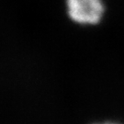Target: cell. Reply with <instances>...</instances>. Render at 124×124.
Returning a JSON list of instances; mask_svg holds the SVG:
<instances>
[{
  "label": "cell",
  "mask_w": 124,
  "mask_h": 124,
  "mask_svg": "<svg viewBox=\"0 0 124 124\" xmlns=\"http://www.w3.org/2000/svg\"><path fill=\"white\" fill-rule=\"evenodd\" d=\"M107 124H112V123H107Z\"/></svg>",
  "instance_id": "cell-2"
},
{
  "label": "cell",
  "mask_w": 124,
  "mask_h": 124,
  "mask_svg": "<svg viewBox=\"0 0 124 124\" xmlns=\"http://www.w3.org/2000/svg\"><path fill=\"white\" fill-rule=\"evenodd\" d=\"M68 15L80 24L98 23L104 11L101 0H66Z\"/></svg>",
  "instance_id": "cell-1"
}]
</instances>
